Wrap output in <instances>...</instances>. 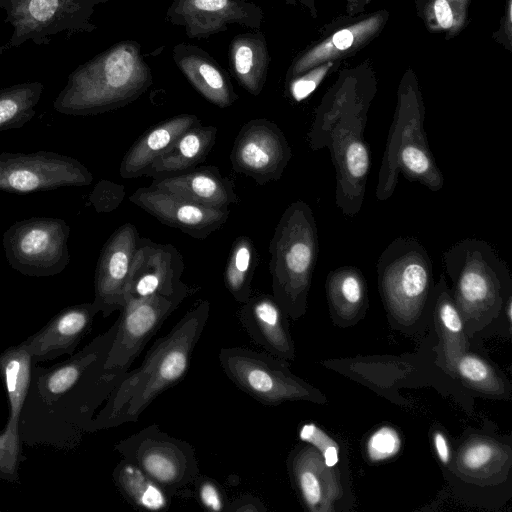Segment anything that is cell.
I'll list each match as a JSON object with an SVG mask.
<instances>
[{"mask_svg": "<svg viewBox=\"0 0 512 512\" xmlns=\"http://www.w3.org/2000/svg\"><path fill=\"white\" fill-rule=\"evenodd\" d=\"M98 313L93 302L70 305L59 311L38 332L25 339L33 362L72 355L81 340L90 333Z\"/></svg>", "mask_w": 512, "mask_h": 512, "instance_id": "19", "label": "cell"}, {"mask_svg": "<svg viewBox=\"0 0 512 512\" xmlns=\"http://www.w3.org/2000/svg\"><path fill=\"white\" fill-rule=\"evenodd\" d=\"M33 364L25 340L0 354V376L9 404L8 421L3 431L20 448L19 419L29 389Z\"/></svg>", "mask_w": 512, "mask_h": 512, "instance_id": "25", "label": "cell"}, {"mask_svg": "<svg viewBox=\"0 0 512 512\" xmlns=\"http://www.w3.org/2000/svg\"><path fill=\"white\" fill-rule=\"evenodd\" d=\"M183 297L152 294L129 298L120 310L117 329L104 368L123 376Z\"/></svg>", "mask_w": 512, "mask_h": 512, "instance_id": "14", "label": "cell"}, {"mask_svg": "<svg viewBox=\"0 0 512 512\" xmlns=\"http://www.w3.org/2000/svg\"><path fill=\"white\" fill-rule=\"evenodd\" d=\"M169 16L190 37H207L232 23L257 27L261 11L243 0H176Z\"/></svg>", "mask_w": 512, "mask_h": 512, "instance_id": "20", "label": "cell"}, {"mask_svg": "<svg viewBox=\"0 0 512 512\" xmlns=\"http://www.w3.org/2000/svg\"><path fill=\"white\" fill-rule=\"evenodd\" d=\"M231 62L239 83L250 94L262 91L267 75L268 53L260 33H247L234 38L231 44Z\"/></svg>", "mask_w": 512, "mask_h": 512, "instance_id": "30", "label": "cell"}, {"mask_svg": "<svg viewBox=\"0 0 512 512\" xmlns=\"http://www.w3.org/2000/svg\"><path fill=\"white\" fill-rule=\"evenodd\" d=\"M218 358L234 385L264 405L318 399L312 387L291 373L287 361L265 351L224 347Z\"/></svg>", "mask_w": 512, "mask_h": 512, "instance_id": "10", "label": "cell"}, {"mask_svg": "<svg viewBox=\"0 0 512 512\" xmlns=\"http://www.w3.org/2000/svg\"><path fill=\"white\" fill-rule=\"evenodd\" d=\"M90 170L77 159L51 151L0 153V190L9 193L88 186Z\"/></svg>", "mask_w": 512, "mask_h": 512, "instance_id": "13", "label": "cell"}, {"mask_svg": "<svg viewBox=\"0 0 512 512\" xmlns=\"http://www.w3.org/2000/svg\"><path fill=\"white\" fill-rule=\"evenodd\" d=\"M44 91L40 81H28L0 88V132L17 129L36 113Z\"/></svg>", "mask_w": 512, "mask_h": 512, "instance_id": "33", "label": "cell"}, {"mask_svg": "<svg viewBox=\"0 0 512 512\" xmlns=\"http://www.w3.org/2000/svg\"><path fill=\"white\" fill-rule=\"evenodd\" d=\"M183 271V257L174 245L140 237L129 273L126 300L155 293L186 298L189 288L181 280Z\"/></svg>", "mask_w": 512, "mask_h": 512, "instance_id": "16", "label": "cell"}, {"mask_svg": "<svg viewBox=\"0 0 512 512\" xmlns=\"http://www.w3.org/2000/svg\"><path fill=\"white\" fill-rule=\"evenodd\" d=\"M374 24L373 20H368L335 33L328 42L323 43L300 59L293 70L294 74L301 73L317 62L330 57V55L349 48L356 38L371 29Z\"/></svg>", "mask_w": 512, "mask_h": 512, "instance_id": "36", "label": "cell"}, {"mask_svg": "<svg viewBox=\"0 0 512 512\" xmlns=\"http://www.w3.org/2000/svg\"><path fill=\"white\" fill-rule=\"evenodd\" d=\"M400 447L401 439L398 432L390 426H383L368 438L366 452L372 462H380L394 457Z\"/></svg>", "mask_w": 512, "mask_h": 512, "instance_id": "37", "label": "cell"}, {"mask_svg": "<svg viewBox=\"0 0 512 512\" xmlns=\"http://www.w3.org/2000/svg\"><path fill=\"white\" fill-rule=\"evenodd\" d=\"M365 124V110L352 106L336 115L309 145L313 151L328 148L336 174L335 204L349 217L362 208L370 171Z\"/></svg>", "mask_w": 512, "mask_h": 512, "instance_id": "8", "label": "cell"}, {"mask_svg": "<svg viewBox=\"0 0 512 512\" xmlns=\"http://www.w3.org/2000/svg\"><path fill=\"white\" fill-rule=\"evenodd\" d=\"M238 316L250 339L265 352L285 361L294 359L288 315L273 295L252 293L240 307Z\"/></svg>", "mask_w": 512, "mask_h": 512, "instance_id": "21", "label": "cell"}, {"mask_svg": "<svg viewBox=\"0 0 512 512\" xmlns=\"http://www.w3.org/2000/svg\"><path fill=\"white\" fill-rule=\"evenodd\" d=\"M435 322L441 338V348L448 371L454 374L458 359L466 352L464 320L448 289L444 275L432 292Z\"/></svg>", "mask_w": 512, "mask_h": 512, "instance_id": "29", "label": "cell"}, {"mask_svg": "<svg viewBox=\"0 0 512 512\" xmlns=\"http://www.w3.org/2000/svg\"><path fill=\"white\" fill-rule=\"evenodd\" d=\"M178 46L175 61L194 88L209 102L220 107L231 106L238 96L224 72L195 47Z\"/></svg>", "mask_w": 512, "mask_h": 512, "instance_id": "26", "label": "cell"}, {"mask_svg": "<svg viewBox=\"0 0 512 512\" xmlns=\"http://www.w3.org/2000/svg\"><path fill=\"white\" fill-rule=\"evenodd\" d=\"M230 511H261L262 503L254 497H242L227 508Z\"/></svg>", "mask_w": 512, "mask_h": 512, "instance_id": "45", "label": "cell"}, {"mask_svg": "<svg viewBox=\"0 0 512 512\" xmlns=\"http://www.w3.org/2000/svg\"><path fill=\"white\" fill-rule=\"evenodd\" d=\"M71 228L64 219L31 217L9 226L2 244L10 267L25 276L48 277L61 273L70 262Z\"/></svg>", "mask_w": 512, "mask_h": 512, "instance_id": "12", "label": "cell"}, {"mask_svg": "<svg viewBox=\"0 0 512 512\" xmlns=\"http://www.w3.org/2000/svg\"><path fill=\"white\" fill-rule=\"evenodd\" d=\"M112 476L119 492L133 506L148 511L168 508L169 494L135 464L123 458Z\"/></svg>", "mask_w": 512, "mask_h": 512, "instance_id": "31", "label": "cell"}, {"mask_svg": "<svg viewBox=\"0 0 512 512\" xmlns=\"http://www.w3.org/2000/svg\"><path fill=\"white\" fill-rule=\"evenodd\" d=\"M129 200L162 224L196 239L220 229L230 215L229 209L206 207L152 186L138 188Z\"/></svg>", "mask_w": 512, "mask_h": 512, "instance_id": "18", "label": "cell"}, {"mask_svg": "<svg viewBox=\"0 0 512 512\" xmlns=\"http://www.w3.org/2000/svg\"><path fill=\"white\" fill-rule=\"evenodd\" d=\"M209 314V301H198L154 342L142 364L123 375L95 414L91 433L136 422L157 396L183 380Z\"/></svg>", "mask_w": 512, "mask_h": 512, "instance_id": "2", "label": "cell"}, {"mask_svg": "<svg viewBox=\"0 0 512 512\" xmlns=\"http://www.w3.org/2000/svg\"><path fill=\"white\" fill-rule=\"evenodd\" d=\"M101 0H0L5 22L12 27L0 55L24 43L47 45L57 35L90 31L89 19Z\"/></svg>", "mask_w": 512, "mask_h": 512, "instance_id": "9", "label": "cell"}, {"mask_svg": "<svg viewBox=\"0 0 512 512\" xmlns=\"http://www.w3.org/2000/svg\"><path fill=\"white\" fill-rule=\"evenodd\" d=\"M376 269L390 315L402 324L414 323L435 285L433 263L426 248L415 238L397 237L380 254Z\"/></svg>", "mask_w": 512, "mask_h": 512, "instance_id": "7", "label": "cell"}, {"mask_svg": "<svg viewBox=\"0 0 512 512\" xmlns=\"http://www.w3.org/2000/svg\"><path fill=\"white\" fill-rule=\"evenodd\" d=\"M434 11L441 27L449 28L453 24V14L446 0H436Z\"/></svg>", "mask_w": 512, "mask_h": 512, "instance_id": "43", "label": "cell"}, {"mask_svg": "<svg viewBox=\"0 0 512 512\" xmlns=\"http://www.w3.org/2000/svg\"><path fill=\"white\" fill-rule=\"evenodd\" d=\"M259 263L253 240L242 235L236 238L224 270V284L239 303H245L252 295V280Z\"/></svg>", "mask_w": 512, "mask_h": 512, "instance_id": "32", "label": "cell"}, {"mask_svg": "<svg viewBox=\"0 0 512 512\" xmlns=\"http://www.w3.org/2000/svg\"><path fill=\"white\" fill-rule=\"evenodd\" d=\"M114 449L157 482L169 496L200 475L195 449L151 424L115 444Z\"/></svg>", "mask_w": 512, "mask_h": 512, "instance_id": "11", "label": "cell"}, {"mask_svg": "<svg viewBox=\"0 0 512 512\" xmlns=\"http://www.w3.org/2000/svg\"><path fill=\"white\" fill-rule=\"evenodd\" d=\"M150 68L135 42H120L72 71L53 101L58 113L90 116L123 107L151 85Z\"/></svg>", "mask_w": 512, "mask_h": 512, "instance_id": "3", "label": "cell"}, {"mask_svg": "<svg viewBox=\"0 0 512 512\" xmlns=\"http://www.w3.org/2000/svg\"><path fill=\"white\" fill-rule=\"evenodd\" d=\"M329 66L330 64L328 66L320 67L309 74L292 81L289 88L291 97L296 102H300L307 98L316 89Z\"/></svg>", "mask_w": 512, "mask_h": 512, "instance_id": "42", "label": "cell"}, {"mask_svg": "<svg viewBox=\"0 0 512 512\" xmlns=\"http://www.w3.org/2000/svg\"><path fill=\"white\" fill-rule=\"evenodd\" d=\"M289 467L296 488L310 511L325 512L333 509V504L342 494L340 481L313 446L293 452Z\"/></svg>", "mask_w": 512, "mask_h": 512, "instance_id": "22", "label": "cell"}, {"mask_svg": "<svg viewBox=\"0 0 512 512\" xmlns=\"http://www.w3.org/2000/svg\"><path fill=\"white\" fill-rule=\"evenodd\" d=\"M194 114H180L147 129L123 156L119 173L124 179L146 174L152 163L187 130L200 125Z\"/></svg>", "mask_w": 512, "mask_h": 512, "instance_id": "24", "label": "cell"}, {"mask_svg": "<svg viewBox=\"0 0 512 512\" xmlns=\"http://www.w3.org/2000/svg\"><path fill=\"white\" fill-rule=\"evenodd\" d=\"M116 329L117 321L63 362L33 364L19 419L21 444L70 451L91 433L96 411L123 377L104 368Z\"/></svg>", "mask_w": 512, "mask_h": 512, "instance_id": "1", "label": "cell"}, {"mask_svg": "<svg viewBox=\"0 0 512 512\" xmlns=\"http://www.w3.org/2000/svg\"><path fill=\"white\" fill-rule=\"evenodd\" d=\"M424 113L418 103L400 106L389 129L376 185V198L389 199L399 175L431 191L443 188L444 178L430 150L424 129Z\"/></svg>", "mask_w": 512, "mask_h": 512, "instance_id": "6", "label": "cell"}, {"mask_svg": "<svg viewBox=\"0 0 512 512\" xmlns=\"http://www.w3.org/2000/svg\"><path fill=\"white\" fill-rule=\"evenodd\" d=\"M217 127L202 124L183 133L149 167L146 176H169L189 171L205 161L216 142Z\"/></svg>", "mask_w": 512, "mask_h": 512, "instance_id": "27", "label": "cell"}, {"mask_svg": "<svg viewBox=\"0 0 512 512\" xmlns=\"http://www.w3.org/2000/svg\"><path fill=\"white\" fill-rule=\"evenodd\" d=\"M299 438L313 446L321 454L328 467L333 468L338 463L339 447L337 443L314 423L303 424L299 430Z\"/></svg>", "mask_w": 512, "mask_h": 512, "instance_id": "38", "label": "cell"}, {"mask_svg": "<svg viewBox=\"0 0 512 512\" xmlns=\"http://www.w3.org/2000/svg\"><path fill=\"white\" fill-rule=\"evenodd\" d=\"M150 186L210 208L229 209L238 202L233 181L224 177L217 166H201L180 174L157 176Z\"/></svg>", "mask_w": 512, "mask_h": 512, "instance_id": "23", "label": "cell"}, {"mask_svg": "<svg viewBox=\"0 0 512 512\" xmlns=\"http://www.w3.org/2000/svg\"><path fill=\"white\" fill-rule=\"evenodd\" d=\"M433 442L439 460L444 465L449 464L451 454L447 439L444 434L441 431H436L433 435Z\"/></svg>", "mask_w": 512, "mask_h": 512, "instance_id": "44", "label": "cell"}, {"mask_svg": "<svg viewBox=\"0 0 512 512\" xmlns=\"http://www.w3.org/2000/svg\"><path fill=\"white\" fill-rule=\"evenodd\" d=\"M509 454L498 443L476 438L467 441L459 450V469L473 477L487 478L503 468Z\"/></svg>", "mask_w": 512, "mask_h": 512, "instance_id": "34", "label": "cell"}, {"mask_svg": "<svg viewBox=\"0 0 512 512\" xmlns=\"http://www.w3.org/2000/svg\"><path fill=\"white\" fill-rule=\"evenodd\" d=\"M194 484L197 488L198 498L206 509L214 512L225 510L223 494L213 479L199 475Z\"/></svg>", "mask_w": 512, "mask_h": 512, "instance_id": "41", "label": "cell"}, {"mask_svg": "<svg viewBox=\"0 0 512 512\" xmlns=\"http://www.w3.org/2000/svg\"><path fill=\"white\" fill-rule=\"evenodd\" d=\"M22 448L14 445L7 434L0 433V479L8 482H19V465L25 459Z\"/></svg>", "mask_w": 512, "mask_h": 512, "instance_id": "40", "label": "cell"}, {"mask_svg": "<svg viewBox=\"0 0 512 512\" xmlns=\"http://www.w3.org/2000/svg\"><path fill=\"white\" fill-rule=\"evenodd\" d=\"M125 197V187L110 180L102 179L89 194V203L98 213L114 211Z\"/></svg>", "mask_w": 512, "mask_h": 512, "instance_id": "39", "label": "cell"}, {"mask_svg": "<svg viewBox=\"0 0 512 512\" xmlns=\"http://www.w3.org/2000/svg\"><path fill=\"white\" fill-rule=\"evenodd\" d=\"M292 158L283 131L266 118H256L239 130L230 153L232 169L258 185L278 181Z\"/></svg>", "mask_w": 512, "mask_h": 512, "instance_id": "15", "label": "cell"}, {"mask_svg": "<svg viewBox=\"0 0 512 512\" xmlns=\"http://www.w3.org/2000/svg\"><path fill=\"white\" fill-rule=\"evenodd\" d=\"M454 372L474 390L498 395L504 393V383L495 370L482 358L464 353L456 362Z\"/></svg>", "mask_w": 512, "mask_h": 512, "instance_id": "35", "label": "cell"}, {"mask_svg": "<svg viewBox=\"0 0 512 512\" xmlns=\"http://www.w3.org/2000/svg\"><path fill=\"white\" fill-rule=\"evenodd\" d=\"M273 297L285 313L297 319L305 313L319 252L313 210L304 201L282 213L269 244Z\"/></svg>", "mask_w": 512, "mask_h": 512, "instance_id": "4", "label": "cell"}, {"mask_svg": "<svg viewBox=\"0 0 512 512\" xmlns=\"http://www.w3.org/2000/svg\"><path fill=\"white\" fill-rule=\"evenodd\" d=\"M443 263L453 286L451 296L466 322L494 315L511 289L509 269L490 243L465 238L447 249Z\"/></svg>", "mask_w": 512, "mask_h": 512, "instance_id": "5", "label": "cell"}, {"mask_svg": "<svg viewBox=\"0 0 512 512\" xmlns=\"http://www.w3.org/2000/svg\"><path fill=\"white\" fill-rule=\"evenodd\" d=\"M326 294L332 314L341 321L352 322L367 306V284L361 270L342 266L326 277Z\"/></svg>", "mask_w": 512, "mask_h": 512, "instance_id": "28", "label": "cell"}, {"mask_svg": "<svg viewBox=\"0 0 512 512\" xmlns=\"http://www.w3.org/2000/svg\"><path fill=\"white\" fill-rule=\"evenodd\" d=\"M140 235L134 224L119 226L103 245L95 269L93 303L104 318L126 302L129 273Z\"/></svg>", "mask_w": 512, "mask_h": 512, "instance_id": "17", "label": "cell"}]
</instances>
